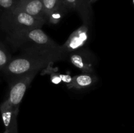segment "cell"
<instances>
[{
    "instance_id": "8fae6325",
    "label": "cell",
    "mask_w": 134,
    "mask_h": 133,
    "mask_svg": "<svg viewBox=\"0 0 134 133\" xmlns=\"http://www.w3.org/2000/svg\"><path fill=\"white\" fill-rule=\"evenodd\" d=\"M41 1L47 16L54 10L60 8H65L63 4L62 0H41Z\"/></svg>"
},
{
    "instance_id": "2e32d148",
    "label": "cell",
    "mask_w": 134,
    "mask_h": 133,
    "mask_svg": "<svg viewBox=\"0 0 134 133\" xmlns=\"http://www.w3.org/2000/svg\"><path fill=\"white\" fill-rule=\"evenodd\" d=\"M63 4L67 10H75L77 12L78 10V0H62Z\"/></svg>"
},
{
    "instance_id": "9c48e42d",
    "label": "cell",
    "mask_w": 134,
    "mask_h": 133,
    "mask_svg": "<svg viewBox=\"0 0 134 133\" xmlns=\"http://www.w3.org/2000/svg\"><path fill=\"white\" fill-rule=\"evenodd\" d=\"M3 123L5 127L3 133H18L17 117L19 113V108H1Z\"/></svg>"
},
{
    "instance_id": "6da1fadb",
    "label": "cell",
    "mask_w": 134,
    "mask_h": 133,
    "mask_svg": "<svg viewBox=\"0 0 134 133\" xmlns=\"http://www.w3.org/2000/svg\"><path fill=\"white\" fill-rule=\"evenodd\" d=\"M66 60V56L57 48L34 50L22 52L12 57L7 66L2 70L10 81L34 71H40L48 65Z\"/></svg>"
},
{
    "instance_id": "d6986e66",
    "label": "cell",
    "mask_w": 134,
    "mask_h": 133,
    "mask_svg": "<svg viewBox=\"0 0 134 133\" xmlns=\"http://www.w3.org/2000/svg\"><path fill=\"white\" fill-rule=\"evenodd\" d=\"M17 1H25V0H17Z\"/></svg>"
},
{
    "instance_id": "5b68a950",
    "label": "cell",
    "mask_w": 134,
    "mask_h": 133,
    "mask_svg": "<svg viewBox=\"0 0 134 133\" xmlns=\"http://www.w3.org/2000/svg\"><path fill=\"white\" fill-rule=\"evenodd\" d=\"M72 65L82 72L94 73L96 64V58L91 50L86 46L70 52L67 58Z\"/></svg>"
},
{
    "instance_id": "ba28073f",
    "label": "cell",
    "mask_w": 134,
    "mask_h": 133,
    "mask_svg": "<svg viewBox=\"0 0 134 133\" xmlns=\"http://www.w3.org/2000/svg\"><path fill=\"white\" fill-rule=\"evenodd\" d=\"M98 81V78L95 73L82 72L73 76L71 82L66 85L69 89L81 90L90 88L95 86Z\"/></svg>"
},
{
    "instance_id": "ac0fdd59",
    "label": "cell",
    "mask_w": 134,
    "mask_h": 133,
    "mask_svg": "<svg viewBox=\"0 0 134 133\" xmlns=\"http://www.w3.org/2000/svg\"><path fill=\"white\" fill-rule=\"evenodd\" d=\"M97 1H98V0H90V4H91V5H92L93 3H96Z\"/></svg>"
},
{
    "instance_id": "9a60e30c",
    "label": "cell",
    "mask_w": 134,
    "mask_h": 133,
    "mask_svg": "<svg viewBox=\"0 0 134 133\" xmlns=\"http://www.w3.org/2000/svg\"><path fill=\"white\" fill-rule=\"evenodd\" d=\"M17 1V0H0V9L3 10V14L11 11Z\"/></svg>"
},
{
    "instance_id": "30bf717a",
    "label": "cell",
    "mask_w": 134,
    "mask_h": 133,
    "mask_svg": "<svg viewBox=\"0 0 134 133\" xmlns=\"http://www.w3.org/2000/svg\"><path fill=\"white\" fill-rule=\"evenodd\" d=\"M79 6L77 13L81 17L82 24L90 26L92 22L93 10L90 0H78Z\"/></svg>"
},
{
    "instance_id": "e0dca14e",
    "label": "cell",
    "mask_w": 134,
    "mask_h": 133,
    "mask_svg": "<svg viewBox=\"0 0 134 133\" xmlns=\"http://www.w3.org/2000/svg\"><path fill=\"white\" fill-rule=\"evenodd\" d=\"M60 78H61L62 82H63L65 83V85H67L71 82L73 76L69 75V74H60Z\"/></svg>"
},
{
    "instance_id": "7c38bea8",
    "label": "cell",
    "mask_w": 134,
    "mask_h": 133,
    "mask_svg": "<svg viewBox=\"0 0 134 133\" xmlns=\"http://www.w3.org/2000/svg\"><path fill=\"white\" fill-rule=\"evenodd\" d=\"M68 12L65 8H60V9L55 10L51 12L47 16V22L51 24H56L58 23L63 18L64 16Z\"/></svg>"
},
{
    "instance_id": "4fadbf2b",
    "label": "cell",
    "mask_w": 134,
    "mask_h": 133,
    "mask_svg": "<svg viewBox=\"0 0 134 133\" xmlns=\"http://www.w3.org/2000/svg\"><path fill=\"white\" fill-rule=\"evenodd\" d=\"M12 57L9 51L3 46L0 44V70H3L7 66Z\"/></svg>"
},
{
    "instance_id": "8992f818",
    "label": "cell",
    "mask_w": 134,
    "mask_h": 133,
    "mask_svg": "<svg viewBox=\"0 0 134 133\" xmlns=\"http://www.w3.org/2000/svg\"><path fill=\"white\" fill-rule=\"evenodd\" d=\"M89 39V26L82 24L69 35L68 40L62 45H60V49L67 58V55L69 53L86 46Z\"/></svg>"
},
{
    "instance_id": "52a82bcc",
    "label": "cell",
    "mask_w": 134,
    "mask_h": 133,
    "mask_svg": "<svg viewBox=\"0 0 134 133\" xmlns=\"http://www.w3.org/2000/svg\"><path fill=\"white\" fill-rule=\"evenodd\" d=\"M12 10L22 11L35 18L47 22V14L43 7L41 0L18 1Z\"/></svg>"
},
{
    "instance_id": "3957f363",
    "label": "cell",
    "mask_w": 134,
    "mask_h": 133,
    "mask_svg": "<svg viewBox=\"0 0 134 133\" xmlns=\"http://www.w3.org/2000/svg\"><path fill=\"white\" fill-rule=\"evenodd\" d=\"M1 26L8 35L34 28H41L44 21L32 17L22 11L11 10L3 14Z\"/></svg>"
},
{
    "instance_id": "277c9868",
    "label": "cell",
    "mask_w": 134,
    "mask_h": 133,
    "mask_svg": "<svg viewBox=\"0 0 134 133\" xmlns=\"http://www.w3.org/2000/svg\"><path fill=\"white\" fill-rule=\"evenodd\" d=\"M39 71H34L10 81L9 96L0 105L1 108H19L26 90Z\"/></svg>"
},
{
    "instance_id": "7a4b0ae2",
    "label": "cell",
    "mask_w": 134,
    "mask_h": 133,
    "mask_svg": "<svg viewBox=\"0 0 134 133\" xmlns=\"http://www.w3.org/2000/svg\"><path fill=\"white\" fill-rule=\"evenodd\" d=\"M7 40L12 46L22 52L34 50L57 48L60 47L41 28H34L7 35Z\"/></svg>"
},
{
    "instance_id": "5bb4252c",
    "label": "cell",
    "mask_w": 134,
    "mask_h": 133,
    "mask_svg": "<svg viewBox=\"0 0 134 133\" xmlns=\"http://www.w3.org/2000/svg\"><path fill=\"white\" fill-rule=\"evenodd\" d=\"M52 64L48 65L46 68H44V74H49L51 76V80L54 84H59L61 83L62 80L60 78V74H59L57 72H56V69H54L52 66Z\"/></svg>"
}]
</instances>
